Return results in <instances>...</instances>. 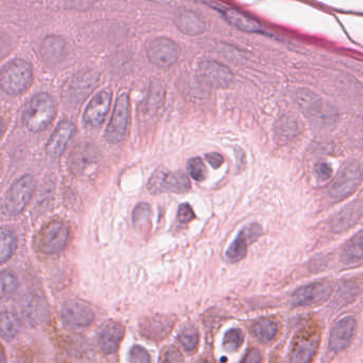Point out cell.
<instances>
[{"instance_id":"8","label":"cell","mask_w":363,"mask_h":363,"mask_svg":"<svg viewBox=\"0 0 363 363\" xmlns=\"http://www.w3.org/2000/svg\"><path fill=\"white\" fill-rule=\"evenodd\" d=\"M68 226L63 222L53 221L45 225L37 238V248L43 254L55 255L61 253L68 242Z\"/></svg>"},{"instance_id":"36","label":"cell","mask_w":363,"mask_h":363,"mask_svg":"<svg viewBox=\"0 0 363 363\" xmlns=\"http://www.w3.org/2000/svg\"><path fill=\"white\" fill-rule=\"evenodd\" d=\"M357 217H355V210L343 211L340 213L338 217H336L333 223V228L335 231H343V230L350 228L352 224L356 223Z\"/></svg>"},{"instance_id":"25","label":"cell","mask_w":363,"mask_h":363,"mask_svg":"<svg viewBox=\"0 0 363 363\" xmlns=\"http://www.w3.org/2000/svg\"><path fill=\"white\" fill-rule=\"evenodd\" d=\"M341 261L346 267H354L363 262V231L346 244L341 254Z\"/></svg>"},{"instance_id":"31","label":"cell","mask_w":363,"mask_h":363,"mask_svg":"<svg viewBox=\"0 0 363 363\" xmlns=\"http://www.w3.org/2000/svg\"><path fill=\"white\" fill-rule=\"evenodd\" d=\"M178 340L186 352H194L198 345V331L194 326L184 327L178 336Z\"/></svg>"},{"instance_id":"24","label":"cell","mask_w":363,"mask_h":363,"mask_svg":"<svg viewBox=\"0 0 363 363\" xmlns=\"http://www.w3.org/2000/svg\"><path fill=\"white\" fill-rule=\"evenodd\" d=\"M175 25L182 33L186 35H199L206 30L204 20L190 10L179 12L175 18Z\"/></svg>"},{"instance_id":"29","label":"cell","mask_w":363,"mask_h":363,"mask_svg":"<svg viewBox=\"0 0 363 363\" xmlns=\"http://www.w3.org/2000/svg\"><path fill=\"white\" fill-rule=\"evenodd\" d=\"M20 331V321L14 313L3 311L0 315V333L3 339H14Z\"/></svg>"},{"instance_id":"12","label":"cell","mask_w":363,"mask_h":363,"mask_svg":"<svg viewBox=\"0 0 363 363\" xmlns=\"http://www.w3.org/2000/svg\"><path fill=\"white\" fill-rule=\"evenodd\" d=\"M146 53L151 63L159 68H170L179 57V47L173 39L157 37L147 45Z\"/></svg>"},{"instance_id":"34","label":"cell","mask_w":363,"mask_h":363,"mask_svg":"<svg viewBox=\"0 0 363 363\" xmlns=\"http://www.w3.org/2000/svg\"><path fill=\"white\" fill-rule=\"evenodd\" d=\"M18 287V279L15 274L10 271H4L0 276V292L1 298H5L15 292Z\"/></svg>"},{"instance_id":"39","label":"cell","mask_w":363,"mask_h":363,"mask_svg":"<svg viewBox=\"0 0 363 363\" xmlns=\"http://www.w3.org/2000/svg\"><path fill=\"white\" fill-rule=\"evenodd\" d=\"M195 219H196V215H195L194 211H193L192 207L190 205L186 204V203L180 205L177 212V221L180 224H188Z\"/></svg>"},{"instance_id":"15","label":"cell","mask_w":363,"mask_h":363,"mask_svg":"<svg viewBox=\"0 0 363 363\" xmlns=\"http://www.w3.org/2000/svg\"><path fill=\"white\" fill-rule=\"evenodd\" d=\"M356 329L357 321L354 317L348 315L340 319L331 329L329 350L337 354L346 350L354 339Z\"/></svg>"},{"instance_id":"20","label":"cell","mask_w":363,"mask_h":363,"mask_svg":"<svg viewBox=\"0 0 363 363\" xmlns=\"http://www.w3.org/2000/svg\"><path fill=\"white\" fill-rule=\"evenodd\" d=\"M125 336V329L118 321H105L98 331V345L105 354L117 352L120 342Z\"/></svg>"},{"instance_id":"30","label":"cell","mask_w":363,"mask_h":363,"mask_svg":"<svg viewBox=\"0 0 363 363\" xmlns=\"http://www.w3.org/2000/svg\"><path fill=\"white\" fill-rule=\"evenodd\" d=\"M151 208L146 203L136 205L132 213V223L136 230H144L151 223Z\"/></svg>"},{"instance_id":"28","label":"cell","mask_w":363,"mask_h":363,"mask_svg":"<svg viewBox=\"0 0 363 363\" xmlns=\"http://www.w3.org/2000/svg\"><path fill=\"white\" fill-rule=\"evenodd\" d=\"M18 248L15 232L9 227L1 228L0 231V260L5 263L11 258Z\"/></svg>"},{"instance_id":"2","label":"cell","mask_w":363,"mask_h":363,"mask_svg":"<svg viewBox=\"0 0 363 363\" xmlns=\"http://www.w3.org/2000/svg\"><path fill=\"white\" fill-rule=\"evenodd\" d=\"M33 68L25 59L8 62L0 72V86L9 95H20L28 90L32 84Z\"/></svg>"},{"instance_id":"13","label":"cell","mask_w":363,"mask_h":363,"mask_svg":"<svg viewBox=\"0 0 363 363\" xmlns=\"http://www.w3.org/2000/svg\"><path fill=\"white\" fill-rule=\"evenodd\" d=\"M61 319L70 329H84L94 321V311L82 300H68L62 307Z\"/></svg>"},{"instance_id":"37","label":"cell","mask_w":363,"mask_h":363,"mask_svg":"<svg viewBox=\"0 0 363 363\" xmlns=\"http://www.w3.org/2000/svg\"><path fill=\"white\" fill-rule=\"evenodd\" d=\"M129 363H151V355L142 346H132L129 352Z\"/></svg>"},{"instance_id":"11","label":"cell","mask_w":363,"mask_h":363,"mask_svg":"<svg viewBox=\"0 0 363 363\" xmlns=\"http://www.w3.org/2000/svg\"><path fill=\"white\" fill-rule=\"evenodd\" d=\"M101 159V151L94 144L80 143L70 153L68 167L76 175H84L90 170L94 169Z\"/></svg>"},{"instance_id":"40","label":"cell","mask_w":363,"mask_h":363,"mask_svg":"<svg viewBox=\"0 0 363 363\" xmlns=\"http://www.w3.org/2000/svg\"><path fill=\"white\" fill-rule=\"evenodd\" d=\"M163 363H184V358L177 348H170L163 354Z\"/></svg>"},{"instance_id":"44","label":"cell","mask_w":363,"mask_h":363,"mask_svg":"<svg viewBox=\"0 0 363 363\" xmlns=\"http://www.w3.org/2000/svg\"><path fill=\"white\" fill-rule=\"evenodd\" d=\"M196 363H211L210 361L208 360H199L198 362Z\"/></svg>"},{"instance_id":"4","label":"cell","mask_w":363,"mask_h":363,"mask_svg":"<svg viewBox=\"0 0 363 363\" xmlns=\"http://www.w3.org/2000/svg\"><path fill=\"white\" fill-rule=\"evenodd\" d=\"M35 191V180L31 175H24L12 184L1 203L4 215L15 217L26 208Z\"/></svg>"},{"instance_id":"17","label":"cell","mask_w":363,"mask_h":363,"mask_svg":"<svg viewBox=\"0 0 363 363\" xmlns=\"http://www.w3.org/2000/svg\"><path fill=\"white\" fill-rule=\"evenodd\" d=\"M98 80V75L93 70H86L76 75L66 90V96L70 103H82L94 90Z\"/></svg>"},{"instance_id":"6","label":"cell","mask_w":363,"mask_h":363,"mask_svg":"<svg viewBox=\"0 0 363 363\" xmlns=\"http://www.w3.org/2000/svg\"><path fill=\"white\" fill-rule=\"evenodd\" d=\"M363 179V165L358 161L348 163L340 172L329 189V197L333 201L348 198L360 186Z\"/></svg>"},{"instance_id":"16","label":"cell","mask_w":363,"mask_h":363,"mask_svg":"<svg viewBox=\"0 0 363 363\" xmlns=\"http://www.w3.org/2000/svg\"><path fill=\"white\" fill-rule=\"evenodd\" d=\"M111 106V94L108 91L97 93L87 106L84 123L89 128H98L105 122Z\"/></svg>"},{"instance_id":"9","label":"cell","mask_w":363,"mask_h":363,"mask_svg":"<svg viewBox=\"0 0 363 363\" xmlns=\"http://www.w3.org/2000/svg\"><path fill=\"white\" fill-rule=\"evenodd\" d=\"M319 331L317 327L302 329L296 335L290 354V363H311L319 344Z\"/></svg>"},{"instance_id":"38","label":"cell","mask_w":363,"mask_h":363,"mask_svg":"<svg viewBox=\"0 0 363 363\" xmlns=\"http://www.w3.org/2000/svg\"><path fill=\"white\" fill-rule=\"evenodd\" d=\"M313 174L319 182H327L333 176V169L326 163H317L313 167Z\"/></svg>"},{"instance_id":"1","label":"cell","mask_w":363,"mask_h":363,"mask_svg":"<svg viewBox=\"0 0 363 363\" xmlns=\"http://www.w3.org/2000/svg\"><path fill=\"white\" fill-rule=\"evenodd\" d=\"M56 115L55 101L46 93H39L29 99L23 112V125L33 134L46 129Z\"/></svg>"},{"instance_id":"26","label":"cell","mask_w":363,"mask_h":363,"mask_svg":"<svg viewBox=\"0 0 363 363\" xmlns=\"http://www.w3.org/2000/svg\"><path fill=\"white\" fill-rule=\"evenodd\" d=\"M277 321L269 317H262L254 321L252 333L261 343H269L275 339L278 333Z\"/></svg>"},{"instance_id":"14","label":"cell","mask_w":363,"mask_h":363,"mask_svg":"<svg viewBox=\"0 0 363 363\" xmlns=\"http://www.w3.org/2000/svg\"><path fill=\"white\" fill-rule=\"evenodd\" d=\"M175 319L169 315L155 314L145 317L140 324V333L143 337L151 341H161L173 331Z\"/></svg>"},{"instance_id":"43","label":"cell","mask_w":363,"mask_h":363,"mask_svg":"<svg viewBox=\"0 0 363 363\" xmlns=\"http://www.w3.org/2000/svg\"><path fill=\"white\" fill-rule=\"evenodd\" d=\"M0 357H1V363H6L5 350H1V355H0Z\"/></svg>"},{"instance_id":"33","label":"cell","mask_w":363,"mask_h":363,"mask_svg":"<svg viewBox=\"0 0 363 363\" xmlns=\"http://www.w3.org/2000/svg\"><path fill=\"white\" fill-rule=\"evenodd\" d=\"M244 335L242 331L238 329H230L225 333L223 340V346L227 352H234L240 350L243 345Z\"/></svg>"},{"instance_id":"22","label":"cell","mask_w":363,"mask_h":363,"mask_svg":"<svg viewBox=\"0 0 363 363\" xmlns=\"http://www.w3.org/2000/svg\"><path fill=\"white\" fill-rule=\"evenodd\" d=\"M207 5L211 6L213 9L221 12L225 20L230 25L238 29V30L244 31V32H260L262 30V27L256 20L246 15V14L242 13L238 10L234 9V8L224 7V6L215 3H208Z\"/></svg>"},{"instance_id":"41","label":"cell","mask_w":363,"mask_h":363,"mask_svg":"<svg viewBox=\"0 0 363 363\" xmlns=\"http://www.w3.org/2000/svg\"><path fill=\"white\" fill-rule=\"evenodd\" d=\"M207 163L213 167V169H219L224 163V157L219 153H210L206 155Z\"/></svg>"},{"instance_id":"18","label":"cell","mask_w":363,"mask_h":363,"mask_svg":"<svg viewBox=\"0 0 363 363\" xmlns=\"http://www.w3.org/2000/svg\"><path fill=\"white\" fill-rule=\"evenodd\" d=\"M76 132V126L68 120L58 124L46 144V153L51 159H59Z\"/></svg>"},{"instance_id":"42","label":"cell","mask_w":363,"mask_h":363,"mask_svg":"<svg viewBox=\"0 0 363 363\" xmlns=\"http://www.w3.org/2000/svg\"><path fill=\"white\" fill-rule=\"evenodd\" d=\"M262 362V356H261V352H259L256 348H253V350H248L246 352V357H244L243 360L241 361V363H261Z\"/></svg>"},{"instance_id":"21","label":"cell","mask_w":363,"mask_h":363,"mask_svg":"<svg viewBox=\"0 0 363 363\" xmlns=\"http://www.w3.org/2000/svg\"><path fill=\"white\" fill-rule=\"evenodd\" d=\"M199 70L205 80L217 88H225L234 80L231 70L227 66L217 61H211V60L203 61L199 64Z\"/></svg>"},{"instance_id":"35","label":"cell","mask_w":363,"mask_h":363,"mask_svg":"<svg viewBox=\"0 0 363 363\" xmlns=\"http://www.w3.org/2000/svg\"><path fill=\"white\" fill-rule=\"evenodd\" d=\"M186 167H188L189 174L193 179L196 180V182H203V180L206 179V165L200 158H191L188 161Z\"/></svg>"},{"instance_id":"3","label":"cell","mask_w":363,"mask_h":363,"mask_svg":"<svg viewBox=\"0 0 363 363\" xmlns=\"http://www.w3.org/2000/svg\"><path fill=\"white\" fill-rule=\"evenodd\" d=\"M296 103L315 125L326 127L333 125L337 120V110L310 91H298Z\"/></svg>"},{"instance_id":"32","label":"cell","mask_w":363,"mask_h":363,"mask_svg":"<svg viewBox=\"0 0 363 363\" xmlns=\"http://www.w3.org/2000/svg\"><path fill=\"white\" fill-rule=\"evenodd\" d=\"M359 293V286L356 281H346L340 287L338 295L336 296V302L340 305L350 304L356 298Z\"/></svg>"},{"instance_id":"5","label":"cell","mask_w":363,"mask_h":363,"mask_svg":"<svg viewBox=\"0 0 363 363\" xmlns=\"http://www.w3.org/2000/svg\"><path fill=\"white\" fill-rule=\"evenodd\" d=\"M191 189V182L188 176L182 171L171 172L169 170L160 169L149 178L147 190L153 195L163 193L188 192Z\"/></svg>"},{"instance_id":"10","label":"cell","mask_w":363,"mask_h":363,"mask_svg":"<svg viewBox=\"0 0 363 363\" xmlns=\"http://www.w3.org/2000/svg\"><path fill=\"white\" fill-rule=\"evenodd\" d=\"M333 291V285L326 280L312 282L298 288L292 294L291 304L294 307H308L323 304L331 298Z\"/></svg>"},{"instance_id":"23","label":"cell","mask_w":363,"mask_h":363,"mask_svg":"<svg viewBox=\"0 0 363 363\" xmlns=\"http://www.w3.org/2000/svg\"><path fill=\"white\" fill-rule=\"evenodd\" d=\"M66 53V44L62 37L57 35L46 37L41 44V56L49 65L59 63Z\"/></svg>"},{"instance_id":"19","label":"cell","mask_w":363,"mask_h":363,"mask_svg":"<svg viewBox=\"0 0 363 363\" xmlns=\"http://www.w3.org/2000/svg\"><path fill=\"white\" fill-rule=\"evenodd\" d=\"M262 234L260 226L258 224H250L244 229L241 230L236 236L231 246L226 252V257L231 262H238L246 256L248 244L253 243Z\"/></svg>"},{"instance_id":"27","label":"cell","mask_w":363,"mask_h":363,"mask_svg":"<svg viewBox=\"0 0 363 363\" xmlns=\"http://www.w3.org/2000/svg\"><path fill=\"white\" fill-rule=\"evenodd\" d=\"M23 313L31 324H37L44 321L47 313L46 302L39 295H33L25 302Z\"/></svg>"},{"instance_id":"7","label":"cell","mask_w":363,"mask_h":363,"mask_svg":"<svg viewBox=\"0 0 363 363\" xmlns=\"http://www.w3.org/2000/svg\"><path fill=\"white\" fill-rule=\"evenodd\" d=\"M130 120L129 96L126 93L116 99L111 120L105 132V139L110 144H117L126 138Z\"/></svg>"}]
</instances>
